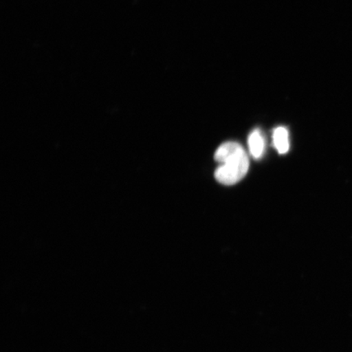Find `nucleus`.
<instances>
[{"instance_id":"nucleus-2","label":"nucleus","mask_w":352,"mask_h":352,"mask_svg":"<svg viewBox=\"0 0 352 352\" xmlns=\"http://www.w3.org/2000/svg\"><path fill=\"white\" fill-rule=\"evenodd\" d=\"M274 144L280 154H285L289 151V142L288 131L285 127H277L274 132Z\"/></svg>"},{"instance_id":"nucleus-1","label":"nucleus","mask_w":352,"mask_h":352,"mask_svg":"<svg viewBox=\"0 0 352 352\" xmlns=\"http://www.w3.org/2000/svg\"><path fill=\"white\" fill-rule=\"evenodd\" d=\"M214 160L221 164L215 171V179L224 186L239 183L248 173L249 157L239 144L227 142L220 145Z\"/></svg>"},{"instance_id":"nucleus-3","label":"nucleus","mask_w":352,"mask_h":352,"mask_svg":"<svg viewBox=\"0 0 352 352\" xmlns=\"http://www.w3.org/2000/svg\"><path fill=\"white\" fill-rule=\"evenodd\" d=\"M249 147L250 153L254 158H259L264 151V140L258 130H255L250 135Z\"/></svg>"}]
</instances>
